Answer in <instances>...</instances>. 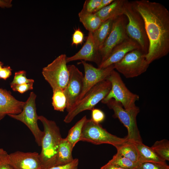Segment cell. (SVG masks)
I'll list each match as a JSON object with an SVG mask.
<instances>
[{
  "mask_svg": "<svg viewBox=\"0 0 169 169\" xmlns=\"http://www.w3.org/2000/svg\"><path fill=\"white\" fill-rule=\"evenodd\" d=\"M144 21L149 42L146 60L150 64L169 52V12L162 4L148 0L131 1Z\"/></svg>",
  "mask_w": 169,
  "mask_h": 169,
  "instance_id": "obj_1",
  "label": "cell"
},
{
  "mask_svg": "<svg viewBox=\"0 0 169 169\" xmlns=\"http://www.w3.org/2000/svg\"><path fill=\"white\" fill-rule=\"evenodd\" d=\"M38 119L42 123L44 135L39 157L43 169L55 166L58 148L62 139L59 128L55 122L43 115Z\"/></svg>",
  "mask_w": 169,
  "mask_h": 169,
  "instance_id": "obj_2",
  "label": "cell"
},
{
  "mask_svg": "<svg viewBox=\"0 0 169 169\" xmlns=\"http://www.w3.org/2000/svg\"><path fill=\"white\" fill-rule=\"evenodd\" d=\"M123 14L127 19L126 31L128 36L137 43L141 50L146 54L149 48V42L144 21L134 7L131 1L125 0Z\"/></svg>",
  "mask_w": 169,
  "mask_h": 169,
  "instance_id": "obj_3",
  "label": "cell"
},
{
  "mask_svg": "<svg viewBox=\"0 0 169 169\" xmlns=\"http://www.w3.org/2000/svg\"><path fill=\"white\" fill-rule=\"evenodd\" d=\"M111 84L107 79L97 84L91 88L85 95L68 112L64 121L70 123L79 114L83 111L90 110L108 95L111 89Z\"/></svg>",
  "mask_w": 169,
  "mask_h": 169,
  "instance_id": "obj_4",
  "label": "cell"
},
{
  "mask_svg": "<svg viewBox=\"0 0 169 169\" xmlns=\"http://www.w3.org/2000/svg\"><path fill=\"white\" fill-rule=\"evenodd\" d=\"M106 104L113 110L114 116L118 118L126 128L127 140L134 143L142 142L136 122V116L140 112L139 108L136 106L131 109H125L120 103L113 99H110Z\"/></svg>",
  "mask_w": 169,
  "mask_h": 169,
  "instance_id": "obj_5",
  "label": "cell"
},
{
  "mask_svg": "<svg viewBox=\"0 0 169 169\" xmlns=\"http://www.w3.org/2000/svg\"><path fill=\"white\" fill-rule=\"evenodd\" d=\"M127 141L126 137L120 138L110 134L91 119H87L84 123L80 138V141L95 145L110 144L116 149Z\"/></svg>",
  "mask_w": 169,
  "mask_h": 169,
  "instance_id": "obj_6",
  "label": "cell"
},
{
  "mask_svg": "<svg viewBox=\"0 0 169 169\" xmlns=\"http://www.w3.org/2000/svg\"><path fill=\"white\" fill-rule=\"evenodd\" d=\"M106 79L111 84V89L101 102L106 104L111 99L121 104L125 109H129L136 106L135 102L139 99V96L131 92L126 86L119 73L114 69Z\"/></svg>",
  "mask_w": 169,
  "mask_h": 169,
  "instance_id": "obj_7",
  "label": "cell"
},
{
  "mask_svg": "<svg viewBox=\"0 0 169 169\" xmlns=\"http://www.w3.org/2000/svg\"><path fill=\"white\" fill-rule=\"evenodd\" d=\"M66 58V54H61L43 69L42 75L53 90L56 89L64 90L67 84L69 73Z\"/></svg>",
  "mask_w": 169,
  "mask_h": 169,
  "instance_id": "obj_8",
  "label": "cell"
},
{
  "mask_svg": "<svg viewBox=\"0 0 169 169\" xmlns=\"http://www.w3.org/2000/svg\"><path fill=\"white\" fill-rule=\"evenodd\" d=\"M141 49L133 50L114 64L115 69L127 78L137 77L145 72L149 64Z\"/></svg>",
  "mask_w": 169,
  "mask_h": 169,
  "instance_id": "obj_9",
  "label": "cell"
},
{
  "mask_svg": "<svg viewBox=\"0 0 169 169\" xmlns=\"http://www.w3.org/2000/svg\"><path fill=\"white\" fill-rule=\"evenodd\" d=\"M36 96L34 92H30L29 97L25 102L22 112L18 114L8 115L25 124L32 133L38 146H41L44 132L39 129L38 124V116L36 112Z\"/></svg>",
  "mask_w": 169,
  "mask_h": 169,
  "instance_id": "obj_10",
  "label": "cell"
},
{
  "mask_svg": "<svg viewBox=\"0 0 169 169\" xmlns=\"http://www.w3.org/2000/svg\"><path fill=\"white\" fill-rule=\"evenodd\" d=\"M127 22V19L124 14L113 20L110 33L99 49L101 62L108 57L116 46L129 38L126 31Z\"/></svg>",
  "mask_w": 169,
  "mask_h": 169,
  "instance_id": "obj_11",
  "label": "cell"
},
{
  "mask_svg": "<svg viewBox=\"0 0 169 169\" xmlns=\"http://www.w3.org/2000/svg\"><path fill=\"white\" fill-rule=\"evenodd\" d=\"M69 78L66 87L64 90L67 99L66 110L68 112L77 103L81 94L84 75L75 65H67Z\"/></svg>",
  "mask_w": 169,
  "mask_h": 169,
  "instance_id": "obj_12",
  "label": "cell"
},
{
  "mask_svg": "<svg viewBox=\"0 0 169 169\" xmlns=\"http://www.w3.org/2000/svg\"><path fill=\"white\" fill-rule=\"evenodd\" d=\"M80 63L83 66L84 75L82 91L77 103L93 86L100 82L106 79L111 72L115 69L114 64L105 68H96L84 61L81 60Z\"/></svg>",
  "mask_w": 169,
  "mask_h": 169,
  "instance_id": "obj_13",
  "label": "cell"
},
{
  "mask_svg": "<svg viewBox=\"0 0 169 169\" xmlns=\"http://www.w3.org/2000/svg\"><path fill=\"white\" fill-rule=\"evenodd\" d=\"M9 157L14 169H43L37 152L17 151L9 154Z\"/></svg>",
  "mask_w": 169,
  "mask_h": 169,
  "instance_id": "obj_14",
  "label": "cell"
},
{
  "mask_svg": "<svg viewBox=\"0 0 169 169\" xmlns=\"http://www.w3.org/2000/svg\"><path fill=\"white\" fill-rule=\"evenodd\" d=\"M79 60L94 62L98 66L101 62V56L94 43L92 32H89L86 42L81 49L74 55L66 58L67 63Z\"/></svg>",
  "mask_w": 169,
  "mask_h": 169,
  "instance_id": "obj_15",
  "label": "cell"
},
{
  "mask_svg": "<svg viewBox=\"0 0 169 169\" xmlns=\"http://www.w3.org/2000/svg\"><path fill=\"white\" fill-rule=\"evenodd\" d=\"M141 47L136 42L128 38L116 46L112 50L108 57L101 63L99 68H104L118 62L129 52Z\"/></svg>",
  "mask_w": 169,
  "mask_h": 169,
  "instance_id": "obj_16",
  "label": "cell"
},
{
  "mask_svg": "<svg viewBox=\"0 0 169 169\" xmlns=\"http://www.w3.org/2000/svg\"><path fill=\"white\" fill-rule=\"evenodd\" d=\"M25 102L17 100L9 91L0 88V113L4 117L20 113Z\"/></svg>",
  "mask_w": 169,
  "mask_h": 169,
  "instance_id": "obj_17",
  "label": "cell"
},
{
  "mask_svg": "<svg viewBox=\"0 0 169 169\" xmlns=\"http://www.w3.org/2000/svg\"><path fill=\"white\" fill-rule=\"evenodd\" d=\"M125 0H114L110 4L94 13L103 22L110 19L114 20L123 14Z\"/></svg>",
  "mask_w": 169,
  "mask_h": 169,
  "instance_id": "obj_18",
  "label": "cell"
},
{
  "mask_svg": "<svg viewBox=\"0 0 169 169\" xmlns=\"http://www.w3.org/2000/svg\"><path fill=\"white\" fill-rule=\"evenodd\" d=\"M73 148L66 138H62L58 148L56 166L63 165L71 162L73 158L72 152Z\"/></svg>",
  "mask_w": 169,
  "mask_h": 169,
  "instance_id": "obj_19",
  "label": "cell"
},
{
  "mask_svg": "<svg viewBox=\"0 0 169 169\" xmlns=\"http://www.w3.org/2000/svg\"><path fill=\"white\" fill-rule=\"evenodd\" d=\"M134 143L138 153V162L153 161L166 163V161L161 158L151 147L146 146L142 142Z\"/></svg>",
  "mask_w": 169,
  "mask_h": 169,
  "instance_id": "obj_20",
  "label": "cell"
},
{
  "mask_svg": "<svg viewBox=\"0 0 169 169\" xmlns=\"http://www.w3.org/2000/svg\"><path fill=\"white\" fill-rule=\"evenodd\" d=\"M113 21L110 19L103 22L100 26L92 33L94 43L99 50L110 33Z\"/></svg>",
  "mask_w": 169,
  "mask_h": 169,
  "instance_id": "obj_21",
  "label": "cell"
},
{
  "mask_svg": "<svg viewBox=\"0 0 169 169\" xmlns=\"http://www.w3.org/2000/svg\"><path fill=\"white\" fill-rule=\"evenodd\" d=\"M78 16L80 22L89 32H94L103 22L94 13H87L81 11L79 13Z\"/></svg>",
  "mask_w": 169,
  "mask_h": 169,
  "instance_id": "obj_22",
  "label": "cell"
},
{
  "mask_svg": "<svg viewBox=\"0 0 169 169\" xmlns=\"http://www.w3.org/2000/svg\"><path fill=\"white\" fill-rule=\"evenodd\" d=\"M117 153L137 163L139 161V155L134 142L127 141L117 148Z\"/></svg>",
  "mask_w": 169,
  "mask_h": 169,
  "instance_id": "obj_23",
  "label": "cell"
},
{
  "mask_svg": "<svg viewBox=\"0 0 169 169\" xmlns=\"http://www.w3.org/2000/svg\"><path fill=\"white\" fill-rule=\"evenodd\" d=\"M87 119L86 116H84L68 132L67 136L65 138L73 148L77 143L80 141L82 128Z\"/></svg>",
  "mask_w": 169,
  "mask_h": 169,
  "instance_id": "obj_24",
  "label": "cell"
},
{
  "mask_svg": "<svg viewBox=\"0 0 169 169\" xmlns=\"http://www.w3.org/2000/svg\"><path fill=\"white\" fill-rule=\"evenodd\" d=\"M53 91L52 104L54 109L63 112L67 106V99L64 90L56 89Z\"/></svg>",
  "mask_w": 169,
  "mask_h": 169,
  "instance_id": "obj_25",
  "label": "cell"
},
{
  "mask_svg": "<svg viewBox=\"0 0 169 169\" xmlns=\"http://www.w3.org/2000/svg\"><path fill=\"white\" fill-rule=\"evenodd\" d=\"M151 147L162 159L165 161H169V141L168 140L156 141Z\"/></svg>",
  "mask_w": 169,
  "mask_h": 169,
  "instance_id": "obj_26",
  "label": "cell"
},
{
  "mask_svg": "<svg viewBox=\"0 0 169 169\" xmlns=\"http://www.w3.org/2000/svg\"><path fill=\"white\" fill-rule=\"evenodd\" d=\"M108 162L126 169H135L137 164L117 153Z\"/></svg>",
  "mask_w": 169,
  "mask_h": 169,
  "instance_id": "obj_27",
  "label": "cell"
},
{
  "mask_svg": "<svg viewBox=\"0 0 169 169\" xmlns=\"http://www.w3.org/2000/svg\"><path fill=\"white\" fill-rule=\"evenodd\" d=\"M135 169H169V166L166 163L140 161L137 163Z\"/></svg>",
  "mask_w": 169,
  "mask_h": 169,
  "instance_id": "obj_28",
  "label": "cell"
},
{
  "mask_svg": "<svg viewBox=\"0 0 169 169\" xmlns=\"http://www.w3.org/2000/svg\"><path fill=\"white\" fill-rule=\"evenodd\" d=\"M34 82L33 79L27 78L26 71L20 70L15 73L13 80L10 83V85H21Z\"/></svg>",
  "mask_w": 169,
  "mask_h": 169,
  "instance_id": "obj_29",
  "label": "cell"
},
{
  "mask_svg": "<svg viewBox=\"0 0 169 169\" xmlns=\"http://www.w3.org/2000/svg\"><path fill=\"white\" fill-rule=\"evenodd\" d=\"M101 0H86L84 4L82 11L89 13H95Z\"/></svg>",
  "mask_w": 169,
  "mask_h": 169,
  "instance_id": "obj_30",
  "label": "cell"
},
{
  "mask_svg": "<svg viewBox=\"0 0 169 169\" xmlns=\"http://www.w3.org/2000/svg\"><path fill=\"white\" fill-rule=\"evenodd\" d=\"M0 169H14L9 162V154L3 148H0Z\"/></svg>",
  "mask_w": 169,
  "mask_h": 169,
  "instance_id": "obj_31",
  "label": "cell"
},
{
  "mask_svg": "<svg viewBox=\"0 0 169 169\" xmlns=\"http://www.w3.org/2000/svg\"><path fill=\"white\" fill-rule=\"evenodd\" d=\"M84 40V34L79 28L75 29L72 36V45L81 44Z\"/></svg>",
  "mask_w": 169,
  "mask_h": 169,
  "instance_id": "obj_32",
  "label": "cell"
},
{
  "mask_svg": "<svg viewBox=\"0 0 169 169\" xmlns=\"http://www.w3.org/2000/svg\"><path fill=\"white\" fill-rule=\"evenodd\" d=\"M92 120L94 122L100 124L105 120V115L104 112L100 109L94 108L91 110Z\"/></svg>",
  "mask_w": 169,
  "mask_h": 169,
  "instance_id": "obj_33",
  "label": "cell"
},
{
  "mask_svg": "<svg viewBox=\"0 0 169 169\" xmlns=\"http://www.w3.org/2000/svg\"><path fill=\"white\" fill-rule=\"evenodd\" d=\"M33 83H30L21 85H10L11 88L14 91L23 94L27 91L32 90Z\"/></svg>",
  "mask_w": 169,
  "mask_h": 169,
  "instance_id": "obj_34",
  "label": "cell"
},
{
  "mask_svg": "<svg viewBox=\"0 0 169 169\" xmlns=\"http://www.w3.org/2000/svg\"><path fill=\"white\" fill-rule=\"evenodd\" d=\"M79 160L75 158L71 162L63 165L56 166L46 169H78Z\"/></svg>",
  "mask_w": 169,
  "mask_h": 169,
  "instance_id": "obj_35",
  "label": "cell"
},
{
  "mask_svg": "<svg viewBox=\"0 0 169 169\" xmlns=\"http://www.w3.org/2000/svg\"><path fill=\"white\" fill-rule=\"evenodd\" d=\"M12 69L9 66L3 67L0 70V79L6 80L12 75Z\"/></svg>",
  "mask_w": 169,
  "mask_h": 169,
  "instance_id": "obj_36",
  "label": "cell"
},
{
  "mask_svg": "<svg viewBox=\"0 0 169 169\" xmlns=\"http://www.w3.org/2000/svg\"><path fill=\"white\" fill-rule=\"evenodd\" d=\"M114 0H101V1L95 10V13L107 6L111 3Z\"/></svg>",
  "mask_w": 169,
  "mask_h": 169,
  "instance_id": "obj_37",
  "label": "cell"
},
{
  "mask_svg": "<svg viewBox=\"0 0 169 169\" xmlns=\"http://www.w3.org/2000/svg\"><path fill=\"white\" fill-rule=\"evenodd\" d=\"M12 6L11 0H0V8H10Z\"/></svg>",
  "mask_w": 169,
  "mask_h": 169,
  "instance_id": "obj_38",
  "label": "cell"
},
{
  "mask_svg": "<svg viewBox=\"0 0 169 169\" xmlns=\"http://www.w3.org/2000/svg\"><path fill=\"white\" fill-rule=\"evenodd\" d=\"M100 169H126L108 162L101 167Z\"/></svg>",
  "mask_w": 169,
  "mask_h": 169,
  "instance_id": "obj_39",
  "label": "cell"
},
{
  "mask_svg": "<svg viewBox=\"0 0 169 169\" xmlns=\"http://www.w3.org/2000/svg\"><path fill=\"white\" fill-rule=\"evenodd\" d=\"M3 64L0 61V70L3 67Z\"/></svg>",
  "mask_w": 169,
  "mask_h": 169,
  "instance_id": "obj_40",
  "label": "cell"
},
{
  "mask_svg": "<svg viewBox=\"0 0 169 169\" xmlns=\"http://www.w3.org/2000/svg\"><path fill=\"white\" fill-rule=\"evenodd\" d=\"M4 117L0 113V120H2Z\"/></svg>",
  "mask_w": 169,
  "mask_h": 169,
  "instance_id": "obj_41",
  "label": "cell"
}]
</instances>
